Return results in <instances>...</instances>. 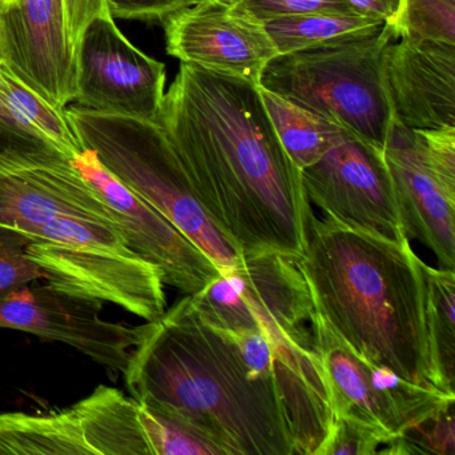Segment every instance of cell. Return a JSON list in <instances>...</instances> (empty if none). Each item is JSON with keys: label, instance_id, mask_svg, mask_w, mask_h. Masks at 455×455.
Wrapping results in <instances>:
<instances>
[{"label": "cell", "instance_id": "6da1fadb", "mask_svg": "<svg viewBox=\"0 0 455 455\" xmlns=\"http://www.w3.org/2000/svg\"><path fill=\"white\" fill-rule=\"evenodd\" d=\"M159 124L202 206L241 257L303 254L314 212L258 86L180 63Z\"/></svg>", "mask_w": 455, "mask_h": 455}, {"label": "cell", "instance_id": "7a4b0ae2", "mask_svg": "<svg viewBox=\"0 0 455 455\" xmlns=\"http://www.w3.org/2000/svg\"><path fill=\"white\" fill-rule=\"evenodd\" d=\"M122 374L132 398L188 420L225 455H316L334 422L329 396L252 371L188 295L140 326Z\"/></svg>", "mask_w": 455, "mask_h": 455}, {"label": "cell", "instance_id": "3957f363", "mask_svg": "<svg viewBox=\"0 0 455 455\" xmlns=\"http://www.w3.org/2000/svg\"><path fill=\"white\" fill-rule=\"evenodd\" d=\"M295 263L316 310L354 353L455 396L436 371L425 262L407 236L391 239L313 214Z\"/></svg>", "mask_w": 455, "mask_h": 455}, {"label": "cell", "instance_id": "277c9868", "mask_svg": "<svg viewBox=\"0 0 455 455\" xmlns=\"http://www.w3.org/2000/svg\"><path fill=\"white\" fill-rule=\"evenodd\" d=\"M65 114L84 148L204 250L218 270L238 266L241 255L202 206L161 124L78 106L66 108Z\"/></svg>", "mask_w": 455, "mask_h": 455}, {"label": "cell", "instance_id": "5b68a950", "mask_svg": "<svg viewBox=\"0 0 455 455\" xmlns=\"http://www.w3.org/2000/svg\"><path fill=\"white\" fill-rule=\"evenodd\" d=\"M393 41L398 39L385 25L361 41L278 55L266 66L259 86L383 150L395 121L383 71V54Z\"/></svg>", "mask_w": 455, "mask_h": 455}, {"label": "cell", "instance_id": "8992f818", "mask_svg": "<svg viewBox=\"0 0 455 455\" xmlns=\"http://www.w3.org/2000/svg\"><path fill=\"white\" fill-rule=\"evenodd\" d=\"M23 234L28 257L55 289L114 303L146 322L167 310L161 271L127 246L116 226L60 218Z\"/></svg>", "mask_w": 455, "mask_h": 455}, {"label": "cell", "instance_id": "52a82bcc", "mask_svg": "<svg viewBox=\"0 0 455 455\" xmlns=\"http://www.w3.org/2000/svg\"><path fill=\"white\" fill-rule=\"evenodd\" d=\"M202 321L226 331H263L276 342L314 347L315 306L295 259L278 252L243 255L233 270L188 295Z\"/></svg>", "mask_w": 455, "mask_h": 455}, {"label": "cell", "instance_id": "ba28073f", "mask_svg": "<svg viewBox=\"0 0 455 455\" xmlns=\"http://www.w3.org/2000/svg\"><path fill=\"white\" fill-rule=\"evenodd\" d=\"M150 455L140 402L108 386L55 412H0V455Z\"/></svg>", "mask_w": 455, "mask_h": 455}, {"label": "cell", "instance_id": "9c48e42d", "mask_svg": "<svg viewBox=\"0 0 455 455\" xmlns=\"http://www.w3.org/2000/svg\"><path fill=\"white\" fill-rule=\"evenodd\" d=\"M310 329L334 417L353 415L396 438L454 403L455 396L414 385L354 353L316 308Z\"/></svg>", "mask_w": 455, "mask_h": 455}, {"label": "cell", "instance_id": "30bf717a", "mask_svg": "<svg viewBox=\"0 0 455 455\" xmlns=\"http://www.w3.org/2000/svg\"><path fill=\"white\" fill-rule=\"evenodd\" d=\"M76 106L159 124L166 66L137 49L110 12L84 28L76 47Z\"/></svg>", "mask_w": 455, "mask_h": 455}, {"label": "cell", "instance_id": "8fae6325", "mask_svg": "<svg viewBox=\"0 0 455 455\" xmlns=\"http://www.w3.org/2000/svg\"><path fill=\"white\" fill-rule=\"evenodd\" d=\"M300 172L308 202L324 218L391 239L407 236L382 148L347 132Z\"/></svg>", "mask_w": 455, "mask_h": 455}, {"label": "cell", "instance_id": "7c38bea8", "mask_svg": "<svg viewBox=\"0 0 455 455\" xmlns=\"http://www.w3.org/2000/svg\"><path fill=\"white\" fill-rule=\"evenodd\" d=\"M103 302L55 289L26 286L0 297V329L28 332L44 340L76 348L98 364L124 372L140 326L100 316Z\"/></svg>", "mask_w": 455, "mask_h": 455}, {"label": "cell", "instance_id": "4fadbf2b", "mask_svg": "<svg viewBox=\"0 0 455 455\" xmlns=\"http://www.w3.org/2000/svg\"><path fill=\"white\" fill-rule=\"evenodd\" d=\"M70 161L100 191L127 246L161 271L164 284L183 295H194L220 276V271L209 255L158 210L116 180L94 151L84 148Z\"/></svg>", "mask_w": 455, "mask_h": 455}, {"label": "cell", "instance_id": "5bb4252c", "mask_svg": "<svg viewBox=\"0 0 455 455\" xmlns=\"http://www.w3.org/2000/svg\"><path fill=\"white\" fill-rule=\"evenodd\" d=\"M162 23L167 52L180 63L255 86L279 55L265 23L235 4L204 0L172 12Z\"/></svg>", "mask_w": 455, "mask_h": 455}, {"label": "cell", "instance_id": "9a60e30c", "mask_svg": "<svg viewBox=\"0 0 455 455\" xmlns=\"http://www.w3.org/2000/svg\"><path fill=\"white\" fill-rule=\"evenodd\" d=\"M0 44L10 70L58 110L76 97V50L63 0H0Z\"/></svg>", "mask_w": 455, "mask_h": 455}, {"label": "cell", "instance_id": "2e32d148", "mask_svg": "<svg viewBox=\"0 0 455 455\" xmlns=\"http://www.w3.org/2000/svg\"><path fill=\"white\" fill-rule=\"evenodd\" d=\"M60 218L95 220L121 228L100 191L70 158L0 167V225L25 233Z\"/></svg>", "mask_w": 455, "mask_h": 455}, {"label": "cell", "instance_id": "e0dca14e", "mask_svg": "<svg viewBox=\"0 0 455 455\" xmlns=\"http://www.w3.org/2000/svg\"><path fill=\"white\" fill-rule=\"evenodd\" d=\"M383 71L396 121L410 130L455 126V44L393 41Z\"/></svg>", "mask_w": 455, "mask_h": 455}, {"label": "cell", "instance_id": "ac0fdd59", "mask_svg": "<svg viewBox=\"0 0 455 455\" xmlns=\"http://www.w3.org/2000/svg\"><path fill=\"white\" fill-rule=\"evenodd\" d=\"M402 226L435 255L439 268L455 270V190H450L423 164L412 130L394 121L385 148Z\"/></svg>", "mask_w": 455, "mask_h": 455}, {"label": "cell", "instance_id": "d6986e66", "mask_svg": "<svg viewBox=\"0 0 455 455\" xmlns=\"http://www.w3.org/2000/svg\"><path fill=\"white\" fill-rule=\"evenodd\" d=\"M380 18L351 12H318L265 22L279 55L361 41L382 30Z\"/></svg>", "mask_w": 455, "mask_h": 455}, {"label": "cell", "instance_id": "ffe728a7", "mask_svg": "<svg viewBox=\"0 0 455 455\" xmlns=\"http://www.w3.org/2000/svg\"><path fill=\"white\" fill-rule=\"evenodd\" d=\"M258 89L279 142L300 172L319 161L350 132L265 87Z\"/></svg>", "mask_w": 455, "mask_h": 455}, {"label": "cell", "instance_id": "44dd1931", "mask_svg": "<svg viewBox=\"0 0 455 455\" xmlns=\"http://www.w3.org/2000/svg\"><path fill=\"white\" fill-rule=\"evenodd\" d=\"M0 98L26 126L63 156L71 159L84 150L68 124L65 111L58 110L42 95L23 84L4 60H0Z\"/></svg>", "mask_w": 455, "mask_h": 455}, {"label": "cell", "instance_id": "7402d4cb", "mask_svg": "<svg viewBox=\"0 0 455 455\" xmlns=\"http://www.w3.org/2000/svg\"><path fill=\"white\" fill-rule=\"evenodd\" d=\"M428 289V321L436 371L454 393L455 380V270L423 263Z\"/></svg>", "mask_w": 455, "mask_h": 455}, {"label": "cell", "instance_id": "603a6c76", "mask_svg": "<svg viewBox=\"0 0 455 455\" xmlns=\"http://www.w3.org/2000/svg\"><path fill=\"white\" fill-rule=\"evenodd\" d=\"M140 414L151 455H225L196 426L166 410L140 402Z\"/></svg>", "mask_w": 455, "mask_h": 455}, {"label": "cell", "instance_id": "cb8c5ba5", "mask_svg": "<svg viewBox=\"0 0 455 455\" xmlns=\"http://www.w3.org/2000/svg\"><path fill=\"white\" fill-rule=\"evenodd\" d=\"M388 26L396 39L455 44V0H401Z\"/></svg>", "mask_w": 455, "mask_h": 455}, {"label": "cell", "instance_id": "d4e9b609", "mask_svg": "<svg viewBox=\"0 0 455 455\" xmlns=\"http://www.w3.org/2000/svg\"><path fill=\"white\" fill-rule=\"evenodd\" d=\"M68 158L26 126L0 98V167L44 164Z\"/></svg>", "mask_w": 455, "mask_h": 455}, {"label": "cell", "instance_id": "484cf974", "mask_svg": "<svg viewBox=\"0 0 455 455\" xmlns=\"http://www.w3.org/2000/svg\"><path fill=\"white\" fill-rule=\"evenodd\" d=\"M378 454L454 455V403L391 439Z\"/></svg>", "mask_w": 455, "mask_h": 455}, {"label": "cell", "instance_id": "4316f807", "mask_svg": "<svg viewBox=\"0 0 455 455\" xmlns=\"http://www.w3.org/2000/svg\"><path fill=\"white\" fill-rule=\"evenodd\" d=\"M30 238L0 225V297L44 278V270L28 255Z\"/></svg>", "mask_w": 455, "mask_h": 455}, {"label": "cell", "instance_id": "83f0119b", "mask_svg": "<svg viewBox=\"0 0 455 455\" xmlns=\"http://www.w3.org/2000/svg\"><path fill=\"white\" fill-rule=\"evenodd\" d=\"M391 439L394 436L385 428L353 415H339L334 418L329 436L316 455L378 454V447Z\"/></svg>", "mask_w": 455, "mask_h": 455}, {"label": "cell", "instance_id": "f1b7e54d", "mask_svg": "<svg viewBox=\"0 0 455 455\" xmlns=\"http://www.w3.org/2000/svg\"><path fill=\"white\" fill-rule=\"evenodd\" d=\"M412 140L425 166L455 190V126L412 130Z\"/></svg>", "mask_w": 455, "mask_h": 455}, {"label": "cell", "instance_id": "f546056e", "mask_svg": "<svg viewBox=\"0 0 455 455\" xmlns=\"http://www.w3.org/2000/svg\"><path fill=\"white\" fill-rule=\"evenodd\" d=\"M234 4L263 23L318 12H356L348 0H238Z\"/></svg>", "mask_w": 455, "mask_h": 455}, {"label": "cell", "instance_id": "4dcf8cb0", "mask_svg": "<svg viewBox=\"0 0 455 455\" xmlns=\"http://www.w3.org/2000/svg\"><path fill=\"white\" fill-rule=\"evenodd\" d=\"M196 4L198 0H106L111 17L145 22H162L172 12Z\"/></svg>", "mask_w": 455, "mask_h": 455}, {"label": "cell", "instance_id": "1f68e13d", "mask_svg": "<svg viewBox=\"0 0 455 455\" xmlns=\"http://www.w3.org/2000/svg\"><path fill=\"white\" fill-rule=\"evenodd\" d=\"M63 6L68 36L76 50L87 25L95 18L108 12L106 0H63Z\"/></svg>", "mask_w": 455, "mask_h": 455}, {"label": "cell", "instance_id": "d6a6232c", "mask_svg": "<svg viewBox=\"0 0 455 455\" xmlns=\"http://www.w3.org/2000/svg\"><path fill=\"white\" fill-rule=\"evenodd\" d=\"M348 2L356 12L380 18L386 25L393 22L401 4V0H348Z\"/></svg>", "mask_w": 455, "mask_h": 455}, {"label": "cell", "instance_id": "836d02e7", "mask_svg": "<svg viewBox=\"0 0 455 455\" xmlns=\"http://www.w3.org/2000/svg\"><path fill=\"white\" fill-rule=\"evenodd\" d=\"M199 2H204V0H198V4H199ZM215 2H222V4H236V2H238V0H215Z\"/></svg>", "mask_w": 455, "mask_h": 455}, {"label": "cell", "instance_id": "e575fe53", "mask_svg": "<svg viewBox=\"0 0 455 455\" xmlns=\"http://www.w3.org/2000/svg\"><path fill=\"white\" fill-rule=\"evenodd\" d=\"M0 60H4V54H2V44H0Z\"/></svg>", "mask_w": 455, "mask_h": 455}]
</instances>
